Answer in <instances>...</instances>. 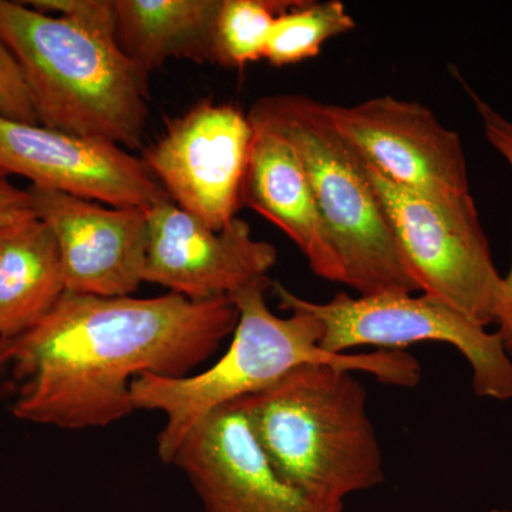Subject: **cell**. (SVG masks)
I'll use <instances>...</instances> for the list:
<instances>
[{
  "mask_svg": "<svg viewBox=\"0 0 512 512\" xmlns=\"http://www.w3.org/2000/svg\"><path fill=\"white\" fill-rule=\"evenodd\" d=\"M239 400L276 473L316 503L345 507L349 495L383 483L366 389L350 370L296 367Z\"/></svg>",
  "mask_w": 512,
  "mask_h": 512,
  "instance_id": "3957f363",
  "label": "cell"
},
{
  "mask_svg": "<svg viewBox=\"0 0 512 512\" xmlns=\"http://www.w3.org/2000/svg\"><path fill=\"white\" fill-rule=\"evenodd\" d=\"M365 167L419 291L448 303L478 326L495 325L504 278L494 264L473 195L430 197Z\"/></svg>",
  "mask_w": 512,
  "mask_h": 512,
  "instance_id": "52a82bcc",
  "label": "cell"
},
{
  "mask_svg": "<svg viewBox=\"0 0 512 512\" xmlns=\"http://www.w3.org/2000/svg\"><path fill=\"white\" fill-rule=\"evenodd\" d=\"M109 207L150 210L170 200L140 157L126 148L0 116V177Z\"/></svg>",
  "mask_w": 512,
  "mask_h": 512,
  "instance_id": "30bf717a",
  "label": "cell"
},
{
  "mask_svg": "<svg viewBox=\"0 0 512 512\" xmlns=\"http://www.w3.org/2000/svg\"><path fill=\"white\" fill-rule=\"evenodd\" d=\"M205 512H343L316 503L276 473L256 441L241 400L208 414L173 458Z\"/></svg>",
  "mask_w": 512,
  "mask_h": 512,
  "instance_id": "7c38bea8",
  "label": "cell"
},
{
  "mask_svg": "<svg viewBox=\"0 0 512 512\" xmlns=\"http://www.w3.org/2000/svg\"><path fill=\"white\" fill-rule=\"evenodd\" d=\"M229 298L66 291L45 319L0 338V403L18 420L99 429L136 412L138 376H190L237 326Z\"/></svg>",
  "mask_w": 512,
  "mask_h": 512,
  "instance_id": "6da1fadb",
  "label": "cell"
},
{
  "mask_svg": "<svg viewBox=\"0 0 512 512\" xmlns=\"http://www.w3.org/2000/svg\"><path fill=\"white\" fill-rule=\"evenodd\" d=\"M35 217L28 190H20L6 178L0 177V228Z\"/></svg>",
  "mask_w": 512,
  "mask_h": 512,
  "instance_id": "7402d4cb",
  "label": "cell"
},
{
  "mask_svg": "<svg viewBox=\"0 0 512 512\" xmlns=\"http://www.w3.org/2000/svg\"><path fill=\"white\" fill-rule=\"evenodd\" d=\"M33 210L55 234L69 292L131 296L144 284L147 211L103 207L46 188H26Z\"/></svg>",
  "mask_w": 512,
  "mask_h": 512,
  "instance_id": "4fadbf2b",
  "label": "cell"
},
{
  "mask_svg": "<svg viewBox=\"0 0 512 512\" xmlns=\"http://www.w3.org/2000/svg\"><path fill=\"white\" fill-rule=\"evenodd\" d=\"M0 116L19 123L39 124L18 63L0 42Z\"/></svg>",
  "mask_w": 512,
  "mask_h": 512,
  "instance_id": "44dd1931",
  "label": "cell"
},
{
  "mask_svg": "<svg viewBox=\"0 0 512 512\" xmlns=\"http://www.w3.org/2000/svg\"><path fill=\"white\" fill-rule=\"evenodd\" d=\"M0 42L18 63L40 126L143 146L148 77L116 42L26 2L0 0Z\"/></svg>",
  "mask_w": 512,
  "mask_h": 512,
  "instance_id": "277c9868",
  "label": "cell"
},
{
  "mask_svg": "<svg viewBox=\"0 0 512 512\" xmlns=\"http://www.w3.org/2000/svg\"><path fill=\"white\" fill-rule=\"evenodd\" d=\"M55 234L39 218L0 228V338L45 319L66 293Z\"/></svg>",
  "mask_w": 512,
  "mask_h": 512,
  "instance_id": "9a60e30c",
  "label": "cell"
},
{
  "mask_svg": "<svg viewBox=\"0 0 512 512\" xmlns=\"http://www.w3.org/2000/svg\"><path fill=\"white\" fill-rule=\"evenodd\" d=\"M326 111L359 160L392 183L430 197L471 194L461 138L429 107L380 96Z\"/></svg>",
  "mask_w": 512,
  "mask_h": 512,
  "instance_id": "9c48e42d",
  "label": "cell"
},
{
  "mask_svg": "<svg viewBox=\"0 0 512 512\" xmlns=\"http://www.w3.org/2000/svg\"><path fill=\"white\" fill-rule=\"evenodd\" d=\"M26 3L39 12L67 19L87 32L117 43L116 0H30Z\"/></svg>",
  "mask_w": 512,
  "mask_h": 512,
  "instance_id": "ffe728a7",
  "label": "cell"
},
{
  "mask_svg": "<svg viewBox=\"0 0 512 512\" xmlns=\"http://www.w3.org/2000/svg\"><path fill=\"white\" fill-rule=\"evenodd\" d=\"M248 116L291 143L311 184L320 220L360 295L419 291L397 248L365 164L339 136L326 104L302 94L261 97Z\"/></svg>",
  "mask_w": 512,
  "mask_h": 512,
  "instance_id": "5b68a950",
  "label": "cell"
},
{
  "mask_svg": "<svg viewBox=\"0 0 512 512\" xmlns=\"http://www.w3.org/2000/svg\"><path fill=\"white\" fill-rule=\"evenodd\" d=\"M254 128L231 104L201 100L165 121L141 160L170 200L212 229L227 227L241 207Z\"/></svg>",
  "mask_w": 512,
  "mask_h": 512,
  "instance_id": "ba28073f",
  "label": "cell"
},
{
  "mask_svg": "<svg viewBox=\"0 0 512 512\" xmlns=\"http://www.w3.org/2000/svg\"><path fill=\"white\" fill-rule=\"evenodd\" d=\"M281 311L311 313L322 326L320 348L333 355L375 346L403 352L419 342L453 346L473 370V389L485 399L512 400V357L497 332H488L448 303L423 293L383 292L312 302L272 282Z\"/></svg>",
  "mask_w": 512,
  "mask_h": 512,
  "instance_id": "8992f818",
  "label": "cell"
},
{
  "mask_svg": "<svg viewBox=\"0 0 512 512\" xmlns=\"http://www.w3.org/2000/svg\"><path fill=\"white\" fill-rule=\"evenodd\" d=\"M269 278L245 286L231 296L238 322L227 352L208 369L184 377L138 376L131 384L134 409L165 417L158 434V456L173 463L187 434L202 419L232 402L261 392L296 367L332 365L363 372L390 386L414 387L421 366L412 355L393 350L333 355L320 348L322 326L311 313L278 316L266 303Z\"/></svg>",
  "mask_w": 512,
  "mask_h": 512,
  "instance_id": "7a4b0ae2",
  "label": "cell"
},
{
  "mask_svg": "<svg viewBox=\"0 0 512 512\" xmlns=\"http://www.w3.org/2000/svg\"><path fill=\"white\" fill-rule=\"evenodd\" d=\"M221 0H116L117 43L150 76L167 60L212 63Z\"/></svg>",
  "mask_w": 512,
  "mask_h": 512,
  "instance_id": "2e32d148",
  "label": "cell"
},
{
  "mask_svg": "<svg viewBox=\"0 0 512 512\" xmlns=\"http://www.w3.org/2000/svg\"><path fill=\"white\" fill-rule=\"evenodd\" d=\"M355 28V19L340 0L301 2L276 16L264 59L278 67L301 63L318 56L328 40Z\"/></svg>",
  "mask_w": 512,
  "mask_h": 512,
  "instance_id": "e0dca14e",
  "label": "cell"
},
{
  "mask_svg": "<svg viewBox=\"0 0 512 512\" xmlns=\"http://www.w3.org/2000/svg\"><path fill=\"white\" fill-rule=\"evenodd\" d=\"M148 245L144 282L194 301L231 298L268 278L278 252L235 218L212 229L167 200L147 210Z\"/></svg>",
  "mask_w": 512,
  "mask_h": 512,
  "instance_id": "8fae6325",
  "label": "cell"
},
{
  "mask_svg": "<svg viewBox=\"0 0 512 512\" xmlns=\"http://www.w3.org/2000/svg\"><path fill=\"white\" fill-rule=\"evenodd\" d=\"M299 0H221L212 39V63L242 67L264 59L276 16Z\"/></svg>",
  "mask_w": 512,
  "mask_h": 512,
  "instance_id": "ac0fdd59",
  "label": "cell"
},
{
  "mask_svg": "<svg viewBox=\"0 0 512 512\" xmlns=\"http://www.w3.org/2000/svg\"><path fill=\"white\" fill-rule=\"evenodd\" d=\"M254 128L242 205L282 229L316 275L346 285L345 266L320 220L315 197L291 143L271 124L248 116Z\"/></svg>",
  "mask_w": 512,
  "mask_h": 512,
  "instance_id": "5bb4252c",
  "label": "cell"
},
{
  "mask_svg": "<svg viewBox=\"0 0 512 512\" xmlns=\"http://www.w3.org/2000/svg\"><path fill=\"white\" fill-rule=\"evenodd\" d=\"M468 96L473 100L474 107L481 123L488 143L491 144L505 158L512 168V121L498 113L493 106L487 103L468 84L461 80ZM497 335L500 336L505 352L512 357V266L507 276H504L503 293H501L500 308L497 315Z\"/></svg>",
  "mask_w": 512,
  "mask_h": 512,
  "instance_id": "d6986e66",
  "label": "cell"
}]
</instances>
